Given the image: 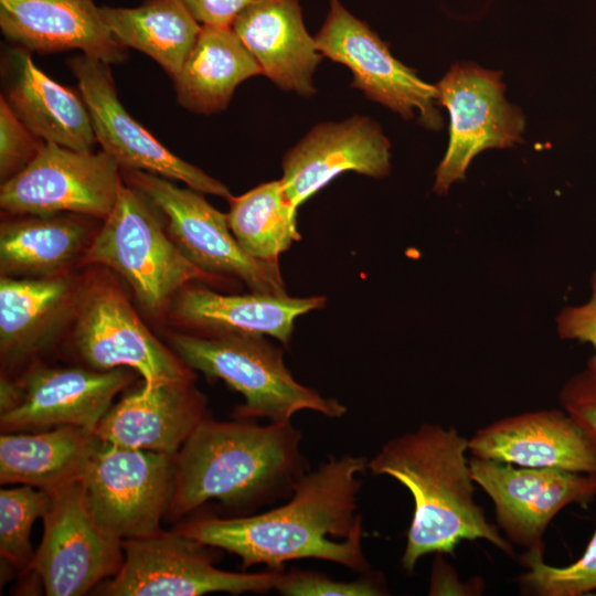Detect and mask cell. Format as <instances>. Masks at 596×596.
I'll use <instances>...</instances> for the list:
<instances>
[{"instance_id": "obj_1", "label": "cell", "mask_w": 596, "mask_h": 596, "mask_svg": "<svg viewBox=\"0 0 596 596\" xmlns=\"http://www.w3.org/2000/svg\"><path fill=\"white\" fill-rule=\"evenodd\" d=\"M368 461L332 456L305 472L283 505L257 514L198 518L174 530L237 555L244 568L283 570L288 561L318 558L366 572L358 493Z\"/></svg>"}, {"instance_id": "obj_2", "label": "cell", "mask_w": 596, "mask_h": 596, "mask_svg": "<svg viewBox=\"0 0 596 596\" xmlns=\"http://www.w3.org/2000/svg\"><path fill=\"white\" fill-rule=\"evenodd\" d=\"M252 421L221 422L207 415L199 424L173 457L167 520L185 517L210 500L248 512L291 496L309 470L301 433L291 422Z\"/></svg>"}, {"instance_id": "obj_3", "label": "cell", "mask_w": 596, "mask_h": 596, "mask_svg": "<svg viewBox=\"0 0 596 596\" xmlns=\"http://www.w3.org/2000/svg\"><path fill=\"white\" fill-rule=\"evenodd\" d=\"M467 450L468 440L454 427L424 423L387 440L368 461L372 475L394 478L414 499L402 556L407 573L426 554L453 553L464 540H485L514 555L509 541L475 501Z\"/></svg>"}, {"instance_id": "obj_4", "label": "cell", "mask_w": 596, "mask_h": 596, "mask_svg": "<svg viewBox=\"0 0 596 596\" xmlns=\"http://www.w3.org/2000/svg\"><path fill=\"white\" fill-rule=\"evenodd\" d=\"M103 221L82 260L118 273L150 315H160L194 280L210 285L225 280L188 259L163 228L159 210L125 181L111 212Z\"/></svg>"}, {"instance_id": "obj_5", "label": "cell", "mask_w": 596, "mask_h": 596, "mask_svg": "<svg viewBox=\"0 0 596 596\" xmlns=\"http://www.w3.org/2000/svg\"><path fill=\"white\" fill-rule=\"evenodd\" d=\"M167 339L170 349L191 370L222 380L244 396L245 402L234 411L236 418L281 423L291 422L302 409L329 418L347 413L338 400L298 383L284 363L283 350L263 336L171 332Z\"/></svg>"}, {"instance_id": "obj_6", "label": "cell", "mask_w": 596, "mask_h": 596, "mask_svg": "<svg viewBox=\"0 0 596 596\" xmlns=\"http://www.w3.org/2000/svg\"><path fill=\"white\" fill-rule=\"evenodd\" d=\"M124 561L116 575L94 592L107 596H200L275 589L281 570L236 573L214 566L216 547L175 530L123 541Z\"/></svg>"}, {"instance_id": "obj_7", "label": "cell", "mask_w": 596, "mask_h": 596, "mask_svg": "<svg viewBox=\"0 0 596 596\" xmlns=\"http://www.w3.org/2000/svg\"><path fill=\"white\" fill-rule=\"evenodd\" d=\"M120 172L127 184L159 210L168 234L195 266L225 279H238L252 292L287 295L279 264L249 256L232 233L227 214L212 206L202 192L140 170Z\"/></svg>"}, {"instance_id": "obj_8", "label": "cell", "mask_w": 596, "mask_h": 596, "mask_svg": "<svg viewBox=\"0 0 596 596\" xmlns=\"http://www.w3.org/2000/svg\"><path fill=\"white\" fill-rule=\"evenodd\" d=\"M173 457L98 438L78 481L103 530L121 541L161 530L173 492Z\"/></svg>"}, {"instance_id": "obj_9", "label": "cell", "mask_w": 596, "mask_h": 596, "mask_svg": "<svg viewBox=\"0 0 596 596\" xmlns=\"http://www.w3.org/2000/svg\"><path fill=\"white\" fill-rule=\"evenodd\" d=\"M123 181L120 167L104 150L44 142L24 169L1 183L0 206L20 216L68 213L105 220Z\"/></svg>"}, {"instance_id": "obj_10", "label": "cell", "mask_w": 596, "mask_h": 596, "mask_svg": "<svg viewBox=\"0 0 596 596\" xmlns=\"http://www.w3.org/2000/svg\"><path fill=\"white\" fill-rule=\"evenodd\" d=\"M47 492L44 532L30 571L49 596L85 595L118 573L123 541L97 523L78 480Z\"/></svg>"}, {"instance_id": "obj_11", "label": "cell", "mask_w": 596, "mask_h": 596, "mask_svg": "<svg viewBox=\"0 0 596 596\" xmlns=\"http://www.w3.org/2000/svg\"><path fill=\"white\" fill-rule=\"evenodd\" d=\"M72 344L85 366L130 368L146 385L194 379L193 370L148 330L123 292L109 284L82 289Z\"/></svg>"}, {"instance_id": "obj_12", "label": "cell", "mask_w": 596, "mask_h": 596, "mask_svg": "<svg viewBox=\"0 0 596 596\" xmlns=\"http://www.w3.org/2000/svg\"><path fill=\"white\" fill-rule=\"evenodd\" d=\"M435 86L437 103L450 117L449 143L434 185L436 193L445 194L455 181L465 178L479 152L519 143L524 118L504 97L500 72L456 63Z\"/></svg>"}, {"instance_id": "obj_13", "label": "cell", "mask_w": 596, "mask_h": 596, "mask_svg": "<svg viewBox=\"0 0 596 596\" xmlns=\"http://www.w3.org/2000/svg\"><path fill=\"white\" fill-rule=\"evenodd\" d=\"M315 40L322 56L352 72V87L361 89L368 98L405 119H412L418 111L419 123L428 129L443 127L435 107L436 86L423 82L396 60L379 35L338 0H330L329 13Z\"/></svg>"}, {"instance_id": "obj_14", "label": "cell", "mask_w": 596, "mask_h": 596, "mask_svg": "<svg viewBox=\"0 0 596 596\" xmlns=\"http://www.w3.org/2000/svg\"><path fill=\"white\" fill-rule=\"evenodd\" d=\"M91 114L97 142L120 167L178 180L224 199L232 195L221 181L168 150L120 103L109 64L84 54L67 60Z\"/></svg>"}, {"instance_id": "obj_15", "label": "cell", "mask_w": 596, "mask_h": 596, "mask_svg": "<svg viewBox=\"0 0 596 596\" xmlns=\"http://www.w3.org/2000/svg\"><path fill=\"white\" fill-rule=\"evenodd\" d=\"M472 479L491 498L499 526L526 552L544 554V532L565 507L596 497V473L515 467L473 457Z\"/></svg>"}, {"instance_id": "obj_16", "label": "cell", "mask_w": 596, "mask_h": 596, "mask_svg": "<svg viewBox=\"0 0 596 596\" xmlns=\"http://www.w3.org/2000/svg\"><path fill=\"white\" fill-rule=\"evenodd\" d=\"M126 368L30 366L15 379L18 398L0 414L1 433L77 426L95 432L114 397L131 381Z\"/></svg>"}, {"instance_id": "obj_17", "label": "cell", "mask_w": 596, "mask_h": 596, "mask_svg": "<svg viewBox=\"0 0 596 596\" xmlns=\"http://www.w3.org/2000/svg\"><path fill=\"white\" fill-rule=\"evenodd\" d=\"M390 147L380 126L365 116L319 124L285 155L284 193L298 209L343 172L383 178L391 169Z\"/></svg>"}, {"instance_id": "obj_18", "label": "cell", "mask_w": 596, "mask_h": 596, "mask_svg": "<svg viewBox=\"0 0 596 596\" xmlns=\"http://www.w3.org/2000/svg\"><path fill=\"white\" fill-rule=\"evenodd\" d=\"M193 379L146 385L110 406L95 434L102 440L174 456L207 416Z\"/></svg>"}, {"instance_id": "obj_19", "label": "cell", "mask_w": 596, "mask_h": 596, "mask_svg": "<svg viewBox=\"0 0 596 596\" xmlns=\"http://www.w3.org/2000/svg\"><path fill=\"white\" fill-rule=\"evenodd\" d=\"M468 450L476 458L520 467L596 473V457L586 436L563 409L496 421L468 439Z\"/></svg>"}, {"instance_id": "obj_20", "label": "cell", "mask_w": 596, "mask_h": 596, "mask_svg": "<svg viewBox=\"0 0 596 596\" xmlns=\"http://www.w3.org/2000/svg\"><path fill=\"white\" fill-rule=\"evenodd\" d=\"M0 29L30 52L79 50L109 65L127 57V49L103 22L95 0H0Z\"/></svg>"}, {"instance_id": "obj_21", "label": "cell", "mask_w": 596, "mask_h": 596, "mask_svg": "<svg viewBox=\"0 0 596 596\" xmlns=\"http://www.w3.org/2000/svg\"><path fill=\"white\" fill-rule=\"evenodd\" d=\"M324 305L322 296L224 295L189 284L175 295L170 310L173 320L198 336H269L287 345L295 320Z\"/></svg>"}, {"instance_id": "obj_22", "label": "cell", "mask_w": 596, "mask_h": 596, "mask_svg": "<svg viewBox=\"0 0 596 596\" xmlns=\"http://www.w3.org/2000/svg\"><path fill=\"white\" fill-rule=\"evenodd\" d=\"M233 31L277 86L308 97L321 61L307 32L298 0H252L235 18Z\"/></svg>"}, {"instance_id": "obj_23", "label": "cell", "mask_w": 596, "mask_h": 596, "mask_svg": "<svg viewBox=\"0 0 596 596\" xmlns=\"http://www.w3.org/2000/svg\"><path fill=\"white\" fill-rule=\"evenodd\" d=\"M82 289L64 274L0 279V354L6 370L46 349L71 316Z\"/></svg>"}, {"instance_id": "obj_24", "label": "cell", "mask_w": 596, "mask_h": 596, "mask_svg": "<svg viewBox=\"0 0 596 596\" xmlns=\"http://www.w3.org/2000/svg\"><path fill=\"white\" fill-rule=\"evenodd\" d=\"M29 52L19 47L8 56L10 78L6 99L10 107L44 142L93 151L97 139L79 91L52 79L34 64Z\"/></svg>"}, {"instance_id": "obj_25", "label": "cell", "mask_w": 596, "mask_h": 596, "mask_svg": "<svg viewBox=\"0 0 596 596\" xmlns=\"http://www.w3.org/2000/svg\"><path fill=\"white\" fill-rule=\"evenodd\" d=\"M97 441L95 432L77 426L1 433L0 483L52 491L77 481Z\"/></svg>"}, {"instance_id": "obj_26", "label": "cell", "mask_w": 596, "mask_h": 596, "mask_svg": "<svg viewBox=\"0 0 596 596\" xmlns=\"http://www.w3.org/2000/svg\"><path fill=\"white\" fill-rule=\"evenodd\" d=\"M263 74L232 26L202 25L198 40L172 78L177 102L198 114L224 110L245 79Z\"/></svg>"}, {"instance_id": "obj_27", "label": "cell", "mask_w": 596, "mask_h": 596, "mask_svg": "<svg viewBox=\"0 0 596 596\" xmlns=\"http://www.w3.org/2000/svg\"><path fill=\"white\" fill-rule=\"evenodd\" d=\"M77 214L23 215L0 227L2 276L61 275L87 241V227Z\"/></svg>"}, {"instance_id": "obj_28", "label": "cell", "mask_w": 596, "mask_h": 596, "mask_svg": "<svg viewBox=\"0 0 596 596\" xmlns=\"http://www.w3.org/2000/svg\"><path fill=\"white\" fill-rule=\"evenodd\" d=\"M100 15L117 42L155 60L171 78L202 29L179 0H145L136 8L103 6Z\"/></svg>"}, {"instance_id": "obj_29", "label": "cell", "mask_w": 596, "mask_h": 596, "mask_svg": "<svg viewBox=\"0 0 596 596\" xmlns=\"http://www.w3.org/2000/svg\"><path fill=\"white\" fill-rule=\"evenodd\" d=\"M228 202L230 228L253 258L278 264L280 254L300 240L297 207L286 198L280 180L262 183Z\"/></svg>"}, {"instance_id": "obj_30", "label": "cell", "mask_w": 596, "mask_h": 596, "mask_svg": "<svg viewBox=\"0 0 596 596\" xmlns=\"http://www.w3.org/2000/svg\"><path fill=\"white\" fill-rule=\"evenodd\" d=\"M49 502V492L32 486L0 490V554L19 571H30L34 556L30 541L32 525L44 515Z\"/></svg>"}, {"instance_id": "obj_31", "label": "cell", "mask_w": 596, "mask_h": 596, "mask_svg": "<svg viewBox=\"0 0 596 596\" xmlns=\"http://www.w3.org/2000/svg\"><path fill=\"white\" fill-rule=\"evenodd\" d=\"M544 554L525 552L521 564L526 568L520 583L541 596H582L596 590V530L585 552L574 563L556 567L544 562Z\"/></svg>"}, {"instance_id": "obj_32", "label": "cell", "mask_w": 596, "mask_h": 596, "mask_svg": "<svg viewBox=\"0 0 596 596\" xmlns=\"http://www.w3.org/2000/svg\"><path fill=\"white\" fill-rule=\"evenodd\" d=\"M275 589L287 596H374L384 595L383 581L376 575H364L358 579L334 581L311 571H280Z\"/></svg>"}, {"instance_id": "obj_33", "label": "cell", "mask_w": 596, "mask_h": 596, "mask_svg": "<svg viewBox=\"0 0 596 596\" xmlns=\"http://www.w3.org/2000/svg\"><path fill=\"white\" fill-rule=\"evenodd\" d=\"M44 141L38 138L14 114L3 95L0 97V179L8 181L38 155Z\"/></svg>"}, {"instance_id": "obj_34", "label": "cell", "mask_w": 596, "mask_h": 596, "mask_svg": "<svg viewBox=\"0 0 596 596\" xmlns=\"http://www.w3.org/2000/svg\"><path fill=\"white\" fill-rule=\"evenodd\" d=\"M560 404L586 436L596 457V369L590 364L562 387Z\"/></svg>"}, {"instance_id": "obj_35", "label": "cell", "mask_w": 596, "mask_h": 596, "mask_svg": "<svg viewBox=\"0 0 596 596\" xmlns=\"http://www.w3.org/2000/svg\"><path fill=\"white\" fill-rule=\"evenodd\" d=\"M592 297L578 307H566L556 318L557 331L561 338L588 342L595 354L588 364L596 369V270L592 275Z\"/></svg>"}, {"instance_id": "obj_36", "label": "cell", "mask_w": 596, "mask_h": 596, "mask_svg": "<svg viewBox=\"0 0 596 596\" xmlns=\"http://www.w3.org/2000/svg\"><path fill=\"white\" fill-rule=\"evenodd\" d=\"M201 24L230 28L252 0H179Z\"/></svg>"}]
</instances>
